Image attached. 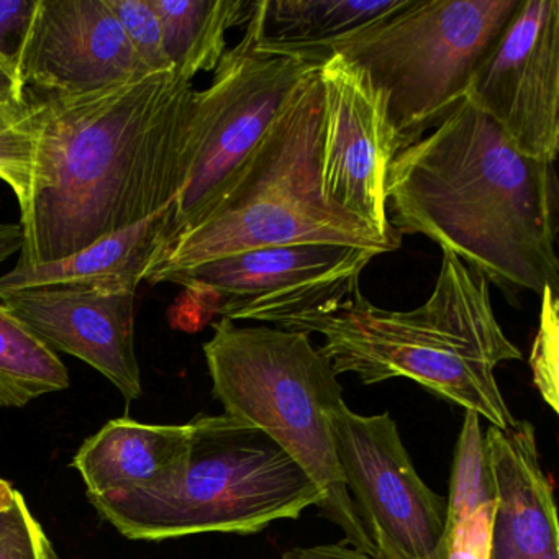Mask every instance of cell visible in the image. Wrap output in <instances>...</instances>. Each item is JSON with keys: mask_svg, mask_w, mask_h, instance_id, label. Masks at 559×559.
Instances as JSON below:
<instances>
[{"mask_svg": "<svg viewBox=\"0 0 559 559\" xmlns=\"http://www.w3.org/2000/svg\"><path fill=\"white\" fill-rule=\"evenodd\" d=\"M195 90L175 71L35 100L34 189L17 266H40L171 209Z\"/></svg>", "mask_w": 559, "mask_h": 559, "instance_id": "obj_1", "label": "cell"}, {"mask_svg": "<svg viewBox=\"0 0 559 559\" xmlns=\"http://www.w3.org/2000/svg\"><path fill=\"white\" fill-rule=\"evenodd\" d=\"M388 214L399 234L425 235L506 296L558 294L555 163L520 153L466 97L395 156Z\"/></svg>", "mask_w": 559, "mask_h": 559, "instance_id": "obj_2", "label": "cell"}, {"mask_svg": "<svg viewBox=\"0 0 559 559\" xmlns=\"http://www.w3.org/2000/svg\"><path fill=\"white\" fill-rule=\"evenodd\" d=\"M489 286L483 274L443 251L433 293L418 309H381L358 289L294 332L320 333L325 338L320 353L338 376L352 372L365 385L411 379L506 430L515 418L496 369L523 356L497 322Z\"/></svg>", "mask_w": 559, "mask_h": 559, "instance_id": "obj_3", "label": "cell"}, {"mask_svg": "<svg viewBox=\"0 0 559 559\" xmlns=\"http://www.w3.org/2000/svg\"><path fill=\"white\" fill-rule=\"evenodd\" d=\"M320 68L300 81L221 204L159 254L145 281L215 258L283 245H342L376 257L402 243L326 201L320 178L323 93Z\"/></svg>", "mask_w": 559, "mask_h": 559, "instance_id": "obj_4", "label": "cell"}, {"mask_svg": "<svg viewBox=\"0 0 559 559\" xmlns=\"http://www.w3.org/2000/svg\"><path fill=\"white\" fill-rule=\"evenodd\" d=\"M204 355L212 394L225 415L254 425L276 441L316 484L322 496L320 513L345 533V542L374 558L333 441L330 417L345 402L342 384L310 335L221 319Z\"/></svg>", "mask_w": 559, "mask_h": 559, "instance_id": "obj_5", "label": "cell"}, {"mask_svg": "<svg viewBox=\"0 0 559 559\" xmlns=\"http://www.w3.org/2000/svg\"><path fill=\"white\" fill-rule=\"evenodd\" d=\"M181 474L156 490L90 497L100 516L130 539L202 533L257 535L297 520L322 496L306 471L264 431L230 415H199Z\"/></svg>", "mask_w": 559, "mask_h": 559, "instance_id": "obj_6", "label": "cell"}, {"mask_svg": "<svg viewBox=\"0 0 559 559\" xmlns=\"http://www.w3.org/2000/svg\"><path fill=\"white\" fill-rule=\"evenodd\" d=\"M520 2L404 0L391 14L330 44L258 48L319 67L335 55L358 64L384 96L402 152L464 99L474 67Z\"/></svg>", "mask_w": 559, "mask_h": 559, "instance_id": "obj_7", "label": "cell"}, {"mask_svg": "<svg viewBox=\"0 0 559 559\" xmlns=\"http://www.w3.org/2000/svg\"><path fill=\"white\" fill-rule=\"evenodd\" d=\"M261 31L263 0H258L243 37L225 51L211 86L195 91L182 188L171 207L165 248L214 212L302 78L320 68L263 53L258 48Z\"/></svg>", "mask_w": 559, "mask_h": 559, "instance_id": "obj_8", "label": "cell"}, {"mask_svg": "<svg viewBox=\"0 0 559 559\" xmlns=\"http://www.w3.org/2000/svg\"><path fill=\"white\" fill-rule=\"evenodd\" d=\"M374 258L371 251L342 245L253 248L173 271L158 284H179L192 296L211 297L222 319L294 332L348 300Z\"/></svg>", "mask_w": 559, "mask_h": 559, "instance_id": "obj_9", "label": "cell"}, {"mask_svg": "<svg viewBox=\"0 0 559 559\" xmlns=\"http://www.w3.org/2000/svg\"><path fill=\"white\" fill-rule=\"evenodd\" d=\"M346 489L374 546V559H447V499L418 476L391 415L332 412Z\"/></svg>", "mask_w": 559, "mask_h": 559, "instance_id": "obj_10", "label": "cell"}, {"mask_svg": "<svg viewBox=\"0 0 559 559\" xmlns=\"http://www.w3.org/2000/svg\"><path fill=\"white\" fill-rule=\"evenodd\" d=\"M466 97L523 155L555 163L559 152V2L522 0L480 57Z\"/></svg>", "mask_w": 559, "mask_h": 559, "instance_id": "obj_11", "label": "cell"}, {"mask_svg": "<svg viewBox=\"0 0 559 559\" xmlns=\"http://www.w3.org/2000/svg\"><path fill=\"white\" fill-rule=\"evenodd\" d=\"M323 135L320 178L326 201L402 243L388 214V176L401 153L384 96L358 64L335 55L320 67Z\"/></svg>", "mask_w": 559, "mask_h": 559, "instance_id": "obj_12", "label": "cell"}, {"mask_svg": "<svg viewBox=\"0 0 559 559\" xmlns=\"http://www.w3.org/2000/svg\"><path fill=\"white\" fill-rule=\"evenodd\" d=\"M146 74L106 0H37L19 61L27 103L84 96Z\"/></svg>", "mask_w": 559, "mask_h": 559, "instance_id": "obj_13", "label": "cell"}, {"mask_svg": "<svg viewBox=\"0 0 559 559\" xmlns=\"http://www.w3.org/2000/svg\"><path fill=\"white\" fill-rule=\"evenodd\" d=\"M136 287L129 283L32 287L0 304L51 352L67 353L109 379L127 402L142 397L135 352Z\"/></svg>", "mask_w": 559, "mask_h": 559, "instance_id": "obj_14", "label": "cell"}, {"mask_svg": "<svg viewBox=\"0 0 559 559\" xmlns=\"http://www.w3.org/2000/svg\"><path fill=\"white\" fill-rule=\"evenodd\" d=\"M493 483L490 559H559L555 486L543 469L536 430L515 420L484 431Z\"/></svg>", "mask_w": 559, "mask_h": 559, "instance_id": "obj_15", "label": "cell"}, {"mask_svg": "<svg viewBox=\"0 0 559 559\" xmlns=\"http://www.w3.org/2000/svg\"><path fill=\"white\" fill-rule=\"evenodd\" d=\"M191 424L150 425L117 418L81 444L73 457L87 497L156 490L181 474L191 444Z\"/></svg>", "mask_w": 559, "mask_h": 559, "instance_id": "obj_16", "label": "cell"}, {"mask_svg": "<svg viewBox=\"0 0 559 559\" xmlns=\"http://www.w3.org/2000/svg\"><path fill=\"white\" fill-rule=\"evenodd\" d=\"M171 209L91 247L40 266H15L0 276V296L32 287L129 283L139 286L155 266L168 240Z\"/></svg>", "mask_w": 559, "mask_h": 559, "instance_id": "obj_17", "label": "cell"}, {"mask_svg": "<svg viewBox=\"0 0 559 559\" xmlns=\"http://www.w3.org/2000/svg\"><path fill=\"white\" fill-rule=\"evenodd\" d=\"M162 24L165 50L176 76L192 83L217 70L227 32L247 25L254 2L245 0H148Z\"/></svg>", "mask_w": 559, "mask_h": 559, "instance_id": "obj_18", "label": "cell"}, {"mask_svg": "<svg viewBox=\"0 0 559 559\" xmlns=\"http://www.w3.org/2000/svg\"><path fill=\"white\" fill-rule=\"evenodd\" d=\"M404 0H263L264 47H317L366 27Z\"/></svg>", "mask_w": 559, "mask_h": 559, "instance_id": "obj_19", "label": "cell"}, {"mask_svg": "<svg viewBox=\"0 0 559 559\" xmlns=\"http://www.w3.org/2000/svg\"><path fill=\"white\" fill-rule=\"evenodd\" d=\"M68 388L60 356L0 304V408L25 407Z\"/></svg>", "mask_w": 559, "mask_h": 559, "instance_id": "obj_20", "label": "cell"}, {"mask_svg": "<svg viewBox=\"0 0 559 559\" xmlns=\"http://www.w3.org/2000/svg\"><path fill=\"white\" fill-rule=\"evenodd\" d=\"M493 503V483L487 460L486 438L476 412H466L451 469L447 499V536L464 516Z\"/></svg>", "mask_w": 559, "mask_h": 559, "instance_id": "obj_21", "label": "cell"}, {"mask_svg": "<svg viewBox=\"0 0 559 559\" xmlns=\"http://www.w3.org/2000/svg\"><path fill=\"white\" fill-rule=\"evenodd\" d=\"M37 135L32 122V107L25 110L0 109V181L14 192L21 212L34 189Z\"/></svg>", "mask_w": 559, "mask_h": 559, "instance_id": "obj_22", "label": "cell"}, {"mask_svg": "<svg viewBox=\"0 0 559 559\" xmlns=\"http://www.w3.org/2000/svg\"><path fill=\"white\" fill-rule=\"evenodd\" d=\"M110 11L126 32L136 57L145 67L146 73L173 71L171 61L165 50L162 24L148 0H106Z\"/></svg>", "mask_w": 559, "mask_h": 559, "instance_id": "obj_23", "label": "cell"}, {"mask_svg": "<svg viewBox=\"0 0 559 559\" xmlns=\"http://www.w3.org/2000/svg\"><path fill=\"white\" fill-rule=\"evenodd\" d=\"M0 559H58L41 523L15 493L9 509H0Z\"/></svg>", "mask_w": 559, "mask_h": 559, "instance_id": "obj_24", "label": "cell"}, {"mask_svg": "<svg viewBox=\"0 0 559 559\" xmlns=\"http://www.w3.org/2000/svg\"><path fill=\"white\" fill-rule=\"evenodd\" d=\"M542 329L532 352V369L535 385L546 404L559 412L558 397V294L546 289L543 293Z\"/></svg>", "mask_w": 559, "mask_h": 559, "instance_id": "obj_25", "label": "cell"}, {"mask_svg": "<svg viewBox=\"0 0 559 559\" xmlns=\"http://www.w3.org/2000/svg\"><path fill=\"white\" fill-rule=\"evenodd\" d=\"M493 503L461 519L448 535L447 559H490Z\"/></svg>", "mask_w": 559, "mask_h": 559, "instance_id": "obj_26", "label": "cell"}, {"mask_svg": "<svg viewBox=\"0 0 559 559\" xmlns=\"http://www.w3.org/2000/svg\"><path fill=\"white\" fill-rule=\"evenodd\" d=\"M37 0H0V58L17 70Z\"/></svg>", "mask_w": 559, "mask_h": 559, "instance_id": "obj_27", "label": "cell"}, {"mask_svg": "<svg viewBox=\"0 0 559 559\" xmlns=\"http://www.w3.org/2000/svg\"><path fill=\"white\" fill-rule=\"evenodd\" d=\"M280 559H374L348 542L323 543V545L297 546L281 555Z\"/></svg>", "mask_w": 559, "mask_h": 559, "instance_id": "obj_28", "label": "cell"}, {"mask_svg": "<svg viewBox=\"0 0 559 559\" xmlns=\"http://www.w3.org/2000/svg\"><path fill=\"white\" fill-rule=\"evenodd\" d=\"M0 109H28L27 94L17 70L0 58Z\"/></svg>", "mask_w": 559, "mask_h": 559, "instance_id": "obj_29", "label": "cell"}, {"mask_svg": "<svg viewBox=\"0 0 559 559\" xmlns=\"http://www.w3.org/2000/svg\"><path fill=\"white\" fill-rule=\"evenodd\" d=\"M24 247V230L21 224H0V264L21 253Z\"/></svg>", "mask_w": 559, "mask_h": 559, "instance_id": "obj_30", "label": "cell"}, {"mask_svg": "<svg viewBox=\"0 0 559 559\" xmlns=\"http://www.w3.org/2000/svg\"><path fill=\"white\" fill-rule=\"evenodd\" d=\"M17 489L11 486L8 480L0 479V509H9L14 502Z\"/></svg>", "mask_w": 559, "mask_h": 559, "instance_id": "obj_31", "label": "cell"}]
</instances>
